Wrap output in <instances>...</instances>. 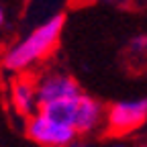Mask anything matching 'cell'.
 I'll use <instances>...</instances> for the list:
<instances>
[{"mask_svg": "<svg viewBox=\"0 0 147 147\" xmlns=\"http://www.w3.org/2000/svg\"><path fill=\"white\" fill-rule=\"evenodd\" d=\"M65 25V16L63 14H55L51 16L47 23L41 27H37L33 33H29L21 43H16L12 49H8L2 57V65L10 71H23L35 61H39L55 49L61 31Z\"/></svg>", "mask_w": 147, "mask_h": 147, "instance_id": "1", "label": "cell"}, {"mask_svg": "<svg viewBox=\"0 0 147 147\" xmlns=\"http://www.w3.org/2000/svg\"><path fill=\"white\" fill-rule=\"evenodd\" d=\"M4 25V10H2V6H0V27Z\"/></svg>", "mask_w": 147, "mask_h": 147, "instance_id": "9", "label": "cell"}, {"mask_svg": "<svg viewBox=\"0 0 147 147\" xmlns=\"http://www.w3.org/2000/svg\"><path fill=\"white\" fill-rule=\"evenodd\" d=\"M129 47H131V51H135V53L147 51V35H137V37H133L131 43H129Z\"/></svg>", "mask_w": 147, "mask_h": 147, "instance_id": "8", "label": "cell"}, {"mask_svg": "<svg viewBox=\"0 0 147 147\" xmlns=\"http://www.w3.org/2000/svg\"><path fill=\"white\" fill-rule=\"evenodd\" d=\"M10 100L14 110L21 117L31 119L37 115L35 110H39V102H37V86L33 84L31 78H16L10 86Z\"/></svg>", "mask_w": 147, "mask_h": 147, "instance_id": "6", "label": "cell"}, {"mask_svg": "<svg viewBox=\"0 0 147 147\" xmlns=\"http://www.w3.org/2000/svg\"><path fill=\"white\" fill-rule=\"evenodd\" d=\"M115 147H127V145H115Z\"/></svg>", "mask_w": 147, "mask_h": 147, "instance_id": "10", "label": "cell"}, {"mask_svg": "<svg viewBox=\"0 0 147 147\" xmlns=\"http://www.w3.org/2000/svg\"><path fill=\"white\" fill-rule=\"evenodd\" d=\"M104 117H106V113H104L102 104L98 100H94L92 96L82 94L80 96V102H78V110H76L74 129H76L78 135H88L92 131H96Z\"/></svg>", "mask_w": 147, "mask_h": 147, "instance_id": "5", "label": "cell"}, {"mask_svg": "<svg viewBox=\"0 0 147 147\" xmlns=\"http://www.w3.org/2000/svg\"><path fill=\"white\" fill-rule=\"evenodd\" d=\"M27 135L29 139H33L35 143H39L43 147H69L78 137L74 127L61 125L41 113H37L29 119Z\"/></svg>", "mask_w": 147, "mask_h": 147, "instance_id": "2", "label": "cell"}, {"mask_svg": "<svg viewBox=\"0 0 147 147\" xmlns=\"http://www.w3.org/2000/svg\"><path fill=\"white\" fill-rule=\"evenodd\" d=\"M84 94L80 84L67 74H49L37 84V102L39 106L61 100V98H74Z\"/></svg>", "mask_w": 147, "mask_h": 147, "instance_id": "4", "label": "cell"}, {"mask_svg": "<svg viewBox=\"0 0 147 147\" xmlns=\"http://www.w3.org/2000/svg\"><path fill=\"white\" fill-rule=\"evenodd\" d=\"M80 96H82V94H80ZM80 96H74V98H61V100H55V102L43 104V106H39V113L45 115V117H49V119H53V121H57V123H61V125L74 127Z\"/></svg>", "mask_w": 147, "mask_h": 147, "instance_id": "7", "label": "cell"}, {"mask_svg": "<svg viewBox=\"0 0 147 147\" xmlns=\"http://www.w3.org/2000/svg\"><path fill=\"white\" fill-rule=\"evenodd\" d=\"M143 147H147V145H143Z\"/></svg>", "mask_w": 147, "mask_h": 147, "instance_id": "11", "label": "cell"}, {"mask_svg": "<svg viewBox=\"0 0 147 147\" xmlns=\"http://www.w3.org/2000/svg\"><path fill=\"white\" fill-rule=\"evenodd\" d=\"M147 121V100H121L108 106L106 110V125L113 135H125L139 129Z\"/></svg>", "mask_w": 147, "mask_h": 147, "instance_id": "3", "label": "cell"}]
</instances>
